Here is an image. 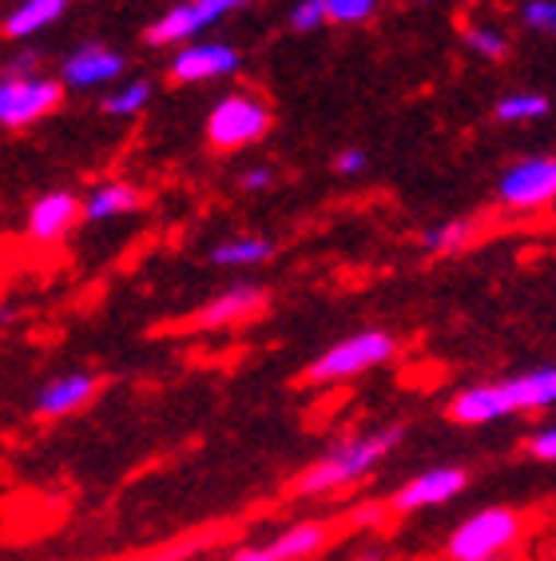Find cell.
I'll list each match as a JSON object with an SVG mask.
<instances>
[{
  "label": "cell",
  "mask_w": 556,
  "mask_h": 561,
  "mask_svg": "<svg viewBox=\"0 0 556 561\" xmlns=\"http://www.w3.org/2000/svg\"><path fill=\"white\" fill-rule=\"evenodd\" d=\"M402 438H406V426H397V422L394 426L366 431V434H350V438H343L334 450L322 454L318 462L294 482V490H299L302 497H318V494H334V490L354 486V482H362Z\"/></svg>",
  "instance_id": "obj_1"
},
{
  "label": "cell",
  "mask_w": 556,
  "mask_h": 561,
  "mask_svg": "<svg viewBox=\"0 0 556 561\" xmlns=\"http://www.w3.org/2000/svg\"><path fill=\"white\" fill-rule=\"evenodd\" d=\"M524 538V514L513 506H485L461 522L445 541V561H493L517 550Z\"/></svg>",
  "instance_id": "obj_2"
},
{
  "label": "cell",
  "mask_w": 556,
  "mask_h": 561,
  "mask_svg": "<svg viewBox=\"0 0 556 561\" xmlns=\"http://www.w3.org/2000/svg\"><path fill=\"white\" fill-rule=\"evenodd\" d=\"M394 355H397V339L390 331H358V335H346L334 346H326V355L314 358L311 367H306V375H302V382L306 387L350 382V378L390 363Z\"/></svg>",
  "instance_id": "obj_3"
},
{
  "label": "cell",
  "mask_w": 556,
  "mask_h": 561,
  "mask_svg": "<svg viewBox=\"0 0 556 561\" xmlns=\"http://www.w3.org/2000/svg\"><path fill=\"white\" fill-rule=\"evenodd\" d=\"M65 100V84L40 72L0 76V128H33Z\"/></svg>",
  "instance_id": "obj_4"
},
{
  "label": "cell",
  "mask_w": 556,
  "mask_h": 561,
  "mask_svg": "<svg viewBox=\"0 0 556 561\" xmlns=\"http://www.w3.org/2000/svg\"><path fill=\"white\" fill-rule=\"evenodd\" d=\"M270 131V108L263 100L246 96V92H231L211 108L207 116V144L219 151H239L258 144Z\"/></svg>",
  "instance_id": "obj_5"
},
{
  "label": "cell",
  "mask_w": 556,
  "mask_h": 561,
  "mask_svg": "<svg viewBox=\"0 0 556 561\" xmlns=\"http://www.w3.org/2000/svg\"><path fill=\"white\" fill-rule=\"evenodd\" d=\"M556 195V160L553 156H529L509 163L497 180V199L513 211H541Z\"/></svg>",
  "instance_id": "obj_6"
},
{
  "label": "cell",
  "mask_w": 556,
  "mask_h": 561,
  "mask_svg": "<svg viewBox=\"0 0 556 561\" xmlns=\"http://www.w3.org/2000/svg\"><path fill=\"white\" fill-rule=\"evenodd\" d=\"M270 295L255 283H235V287H227L219 291L215 299H207L199 311L187 319V327L195 331H227V327H239V323H251L258 314L267 311Z\"/></svg>",
  "instance_id": "obj_7"
},
{
  "label": "cell",
  "mask_w": 556,
  "mask_h": 561,
  "mask_svg": "<svg viewBox=\"0 0 556 561\" xmlns=\"http://www.w3.org/2000/svg\"><path fill=\"white\" fill-rule=\"evenodd\" d=\"M509 414H521V394L517 382H485V387H465L450 399V419L461 426H485V422H501Z\"/></svg>",
  "instance_id": "obj_8"
},
{
  "label": "cell",
  "mask_w": 556,
  "mask_h": 561,
  "mask_svg": "<svg viewBox=\"0 0 556 561\" xmlns=\"http://www.w3.org/2000/svg\"><path fill=\"white\" fill-rule=\"evenodd\" d=\"M239 72V53L231 44L219 41H192L183 44L172 60L175 84H207V80H223Z\"/></svg>",
  "instance_id": "obj_9"
},
{
  "label": "cell",
  "mask_w": 556,
  "mask_h": 561,
  "mask_svg": "<svg viewBox=\"0 0 556 561\" xmlns=\"http://www.w3.org/2000/svg\"><path fill=\"white\" fill-rule=\"evenodd\" d=\"M470 486V470H461V466H433L426 474H417L414 482L397 490L390 510L397 514H414V510H429V506H445L461 490Z\"/></svg>",
  "instance_id": "obj_10"
},
{
  "label": "cell",
  "mask_w": 556,
  "mask_h": 561,
  "mask_svg": "<svg viewBox=\"0 0 556 561\" xmlns=\"http://www.w3.org/2000/svg\"><path fill=\"white\" fill-rule=\"evenodd\" d=\"M124 56L116 48H107V44H80L72 56L65 60L60 68V84L68 88H100V84H112L124 76Z\"/></svg>",
  "instance_id": "obj_11"
},
{
  "label": "cell",
  "mask_w": 556,
  "mask_h": 561,
  "mask_svg": "<svg viewBox=\"0 0 556 561\" xmlns=\"http://www.w3.org/2000/svg\"><path fill=\"white\" fill-rule=\"evenodd\" d=\"M100 390V378L88 375V370H72V375H60L53 378V382H44L40 390H36V414L40 419H68V414L84 411L88 402L96 399Z\"/></svg>",
  "instance_id": "obj_12"
},
{
  "label": "cell",
  "mask_w": 556,
  "mask_h": 561,
  "mask_svg": "<svg viewBox=\"0 0 556 561\" xmlns=\"http://www.w3.org/2000/svg\"><path fill=\"white\" fill-rule=\"evenodd\" d=\"M80 219V199L72 192H44L28 207V239L36 243H60Z\"/></svg>",
  "instance_id": "obj_13"
},
{
  "label": "cell",
  "mask_w": 556,
  "mask_h": 561,
  "mask_svg": "<svg viewBox=\"0 0 556 561\" xmlns=\"http://www.w3.org/2000/svg\"><path fill=\"white\" fill-rule=\"evenodd\" d=\"M139 204H143L139 187L112 180V184H96L80 199V216H84L88 224H107V219H119V216H128V211H136Z\"/></svg>",
  "instance_id": "obj_14"
},
{
  "label": "cell",
  "mask_w": 556,
  "mask_h": 561,
  "mask_svg": "<svg viewBox=\"0 0 556 561\" xmlns=\"http://www.w3.org/2000/svg\"><path fill=\"white\" fill-rule=\"evenodd\" d=\"M65 12H68V0H21L4 16L0 33L9 36V41H28V36H40L44 28H53Z\"/></svg>",
  "instance_id": "obj_15"
},
{
  "label": "cell",
  "mask_w": 556,
  "mask_h": 561,
  "mask_svg": "<svg viewBox=\"0 0 556 561\" xmlns=\"http://www.w3.org/2000/svg\"><path fill=\"white\" fill-rule=\"evenodd\" d=\"M331 541V526L326 522H294L278 534L267 546L270 561H311L314 553Z\"/></svg>",
  "instance_id": "obj_16"
},
{
  "label": "cell",
  "mask_w": 556,
  "mask_h": 561,
  "mask_svg": "<svg viewBox=\"0 0 556 561\" xmlns=\"http://www.w3.org/2000/svg\"><path fill=\"white\" fill-rule=\"evenodd\" d=\"M207 24L199 21V12H195V4L187 0V4H175V9H167L160 16V21L148 28V44H155V48H167V44H192L199 41V33H204Z\"/></svg>",
  "instance_id": "obj_17"
},
{
  "label": "cell",
  "mask_w": 556,
  "mask_h": 561,
  "mask_svg": "<svg viewBox=\"0 0 556 561\" xmlns=\"http://www.w3.org/2000/svg\"><path fill=\"white\" fill-rule=\"evenodd\" d=\"M275 260V243L263 236H239V239H223L211 248V263L215 267H258V263Z\"/></svg>",
  "instance_id": "obj_18"
},
{
  "label": "cell",
  "mask_w": 556,
  "mask_h": 561,
  "mask_svg": "<svg viewBox=\"0 0 556 561\" xmlns=\"http://www.w3.org/2000/svg\"><path fill=\"white\" fill-rule=\"evenodd\" d=\"M473 236H477V224H473V219H445V224H438V227H426V231H421V243H426V251H433V255H457V251L470 248Z\"/></svg>",
  "instance_id": "obj_19"
},
{
  "label": "cell",
  "mask_w": 556,
  "mask_h": 561,
  "mask_svg": "<svg viewBox=\"0 0 556 561\" xmlns=\"http://www.w3.org/2000/svg\"><path fill=\"white\" fill-rule=\"evenodd\" d=\"M548 96L545 92H509V96L497 100V108L493 116L501 119V124H529V119H541L548 116Z\"/></svg>",
  "instance_id": "obj_20"
},
{
  "label": "cell",
  "mask_w": 556,
  "mask_h": 561,
  "mask_svg": "<svg viewBox=\"0 0 556 561\" xmlns=\"http://www.w3.org/2000/svg\"><path fill=\"white\" fill-rule=\"evenodd\" d=\"M151 96H155L151 80H128V84H119L116 92H107L104 112H107V116H116V119H131V116H139V112L148 108Z\"/></svg>",
  "instance_id": "obj_21"
},
{
  "label": "cell",
  "mask_w": 556,
  "mask_h": 561,
  "mask_svg": "<svg viewBox=\"0 0 556 561\" xmlns=\"http://www.w3.org/2000/svg\"><path fill=\"white\" fill-rule=\"evenodd\" d=\"M465 44L477 56H485V60H505L509 56V36L501 28H493V24H470L465 28Z\"/></svg>",
  "instance_id": "obj_22"
},
{
  "label": "cell",
  "mask_w": 556,
  "mask_h": 561,
  "mask_svg": "<svg viewBox=\"0 0 556 561\" xmlns=\"http://www.w3.org/2000/svg\"><path fill=\"white\" fill-rule=\"evenodd\" d=\"M322 4H326V21L334 24H362L378 9V0H322Z\"/></svg>",
  "instance_id": "obj_23"
},
{
  "label": "cell",
  "mask_w": 556,
  "mask_h": 561,
  "mask_svg": "<svg viewBox=\"0 0 556 561\" xmlns=\"http://www.w3.org/2000/svg\"><path fill=\"white\" fill-rule=\"evenodd\" d=\"M326 24V4L322 0H299L294 9H290V28L294 33H314Z\"/></svg>",
  "instance_id": "obj_24"
},
{
  "label": "cell",
  "mask_w": 556,
  "mask_h": 561,
  "mask_svg": "<svg viewBox=\"0 0 556 561\" xmlns=\"http://www.w3.org/2000/svg\"><path fill=\"white\" fill-rule=\"evenodd\" d=\"M521 21H524V28H533V33H553L556 4H553V0H524Z\"/></svg>",
  "instance_id": "obj_25"
},
{
  "label": "cell",
  "mask_w": 556,
  "mask_h": 561,
  "mask_svg": "<svg viewBox=\"0 0 556 561\" xmlns=\"http://www.w3.org/2000/svg\"><path fill=\"white\" fill-rule=\"evenodd\" d=\"M524 454L536 458V462H553L556 458V431L553 426H541V431L529 434V438H524Z\"/></svg>",
  "instance_id": "obj_26"
},
{
  "label": "cell",
  "mask_w": 556,
  "mask_h": 561,
  "mask_svg": "<svg viewBox=\"0 0 556 561\" xmlns=\"http://www.w3.org/2000/svg\"><path fill=\"white\" fill-rule=\"evenodd\" d=\"M195 4V12H199V21L211 28L215 21H223L227 12H235V9H246L251 0H192Z\"/></svg>",
  "instance_id": "obj_27"
},
{
  "label": "cell",
  "mask_w": 556,
  "mask_h": 561,
  "mask_svg": "<svg viewBox=\"0 0 556 561\" xmlns=\"http://www.w3.org/2000/svg\"><path fill=\"white\" fill-rule=\"evenodd\" d=\"M211 534L207 538H187V541H179V546H172V550H160V553H151V558H143V561H187L192 553H199V550H207L211 546Z\"/></svg>",
  "instance_id": "obj_28"
},
{
  "label": "cell",
  "mask_w": 556,
  "mask_h": 561,
  "mask_svg": "<svg viewBox=\"0 0 556 561\" xmlns=\"http://www.w3.org/2000/svg\"><path fill=\"white\" fill-rule=\"evenodd\" d=\"M270 184H275V168H267V163H255L239 175V187H246V192H267Z\"/></svg>",
  "instance_id": "obj_29"
},
{
  "label": "cell",
  "mask_w": 556,
  "mask_h": 561,
  "mask_svg": "<svg viewBox=\"0 0 556 561\" xmlns=\"http://www.w3.org/2000/svg\"><path fill=\"white\" fill-rule=\"evenodd\" d=\"M334 172H338V175H358V172H366V151L362 148L338 151V160H334Z\"/></svg>",
  "instance_id": "obj_30"
},
{
  "label": "cell",
  "mask_w": 556,
  "mask_h": 561,
  "mask_svg": "<svg viewBox=\"0 0 556 561\" xmlns=\"http://www.w3.org/2000/svg\"><path fill=\"white\" fill-rule=\"evenodd\" d=\"M231 561H270L267 546H239L235 553H231Z\"/></svg>",
  "instance_id": "obj_31"
},
{
  "label": "cell",
  "mask_w": 556,
  "mask_h": 561,
  "mask_svg": "<svg viewBox=\"0 0 556 561\" xmlns=\"http://www.w3.org/2000/svg\"><path fill=\"white\" fill-rule=\"evenodd\" d=\"M16 319V307H9V302H0V323H12Z\"/></svg>",
  "instance_id": "obj_32"
},
{
  "label": "cell",
  "mask_w": 556,
  "mask_h": 561,
  "mask_svg": "<svg viewBox=\"0 0 556 561\" xmlns=\"http://www.w3.org/2000/svg\"><path fill=\"white\" fill-rule=\"evenodd\" d=\"M350 561H382L378 553H362V558H350Z\"/></svg>",
  "instance_id": "obj_33"
},
{
  "label": "cell",
  "mask_w": 556,
  "mask_h": 561,
  "mask_svg": "<svg viewBox=\"0 0 556 561\" xmlns=\"http://www.w3.org/2000/svg\"><path fill=\"white\" fill-rule=\"evenodd\" d=\"M493 561H509V558H493Z\"/></svg>",
  "instance_id": "obj_34"
}]
</instances>
